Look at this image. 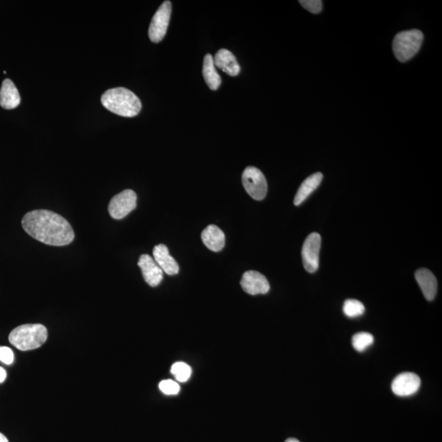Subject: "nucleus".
<instances>
[{"label":"nucleus","instance_id":"obj_27","mask_svg":"<svg viewBox=\"0 0 442 442\" xmlns=\"http://www.w3.org/2000/svg\"><path fill=\"white\" fill-rule=\"evenodd\" d=\"M285 442H300L296 439H288Z\"/></svg>","mask_w":442,"mask_h":442},{"label":"nucleus","instance_id":"obj_18","mask_svg":"<svg viewBox=\"0 0 442 442\" xmlns=\"http://www.w3.org/2000/svg\"><path fill=\"white\" fill-rule=\"evenodd\" d=\"M203 73L206 85L210 90H218L221 85V78L217 71L213 57L210 54H206L204 58Z\"/></svg>","mask_w":442,"mask_h":442},{"label":"nucleus","instance_id":"obj_15","mask_svg":"<svg viewBox=\"0 0 442 442\" xmlns=\"http://www.w3.org/2000/svg\"><path fill=\"white\" fill-rule=\"evenodd\" d=\"M205 246L209 250L218 252L225 247V236L219 227L210 225L203 231L201 235Z\"/></svg>","mask_w":442,"mask_h":442},{"label":"nucleus","instance_id":"obj_5","mask_svg":"<svg viewBox=\"0 0 442 442\" xmlns=\"http://www.w3.org/2000/svg\"><path fill=\"white\" fill-rule=\"evenodd\" d=\"M242 181L244 188L252 199L260 201L267 196V181L262 172L254 167H248L243 171Z\"/></svg>","mask_w":442,"mask_h":442},{"label":"nucleus","instance_id":"obj_14","mask_svg":"<svg viewBox=\"0 0 442 442\" xmlns=\"http://www.w3.org/2000/svg\"><path fill=\"white\" fill-rule=\"evenodd\" d=\"M214 66L220 69L230 77H236L240 73V66L237 59L228 49H221L219 50L213 58Z\"/></svg>","mask_w":442,"mask_h":442},{"label":"nucleus","instance_id":"obj_12","mask_svg":"<svg viewBox=\"0 0 442 442\" xmlns=\"http://www.w3.org/2000/svg\"><path fill=\"white\" fill-rule=\"evenodd\" d=\"M154 258L156 263L162 269L163 272L169 275L178 273L180 267L176 260L170 255L169 250L164 244H159L154 248Z\"/></svg>","mask_w":442,"mask_h":442},{"label":"nucleus","instance_id":"obj_13","mask_svg":"<svg viewBox=\"0 0 442 442\" xmlns=\"http://www.w3.org/2000/svg\"><path fill=\"white\" fill-rule=\"evenodd\" d=\"M415 279L428 301H433L437 293L436 277L428 269L422 268L415 272Z\"/></svg>","mask_w":442,"mask_h":442},{"label":"nucleus","instance_id":"obj_11","mask_svg":"<svg viewBox=\"0 0 442 442\" xmlns=\"http://www.w3.org/2000/svg\"><path fill=\"white\" fill-rule=\"evenodd\" d=\"M138 267L141 269L143 277L151 287H157L163 279V271L154 259L147 254L142 255L138 260Z\"/></svg>","mask_w":442,"mask_h":442},{"label":"nucleus","instance_id":"obj_25","mask_svg":"<svg viewBox=\"0 0 442 442\" xmlns=\"http://www.w3.org/2000/svg\"><path fill=\"white\" fill-rule=\"evenodd\" d=\"M7 378V373L5 371V369H4L2 367H0V383H3L4 381H5Z\"/></svg>","mask_w":442,"mask_h":442},{"label":"nucleus","instance_id":"obj_3","mask_svg":"<svg viewBox=\"0 0 442 442\" xmlns=\"http://www.w3.org/2000/svg\"><path fill=\"white\" fill-rule=\"evenodd\" d=\"M48 331L42 324H24L10 332L8 340L20 351H31L39 348L47 340Z\"/></svg>","mask_w":442,"mask_h":442},{"label":"nucleus","instance_id":"obj_24","mask_svg":"<svg viewBox=\"0 0 442 442\" xmlns=\"http://www.w3.org/2000/svg\"><path fill=\"white\" fill-rule=\"evenodd\" d=\"M14 354L12 349L7 347H0V361L3 364L10 365L14 363Z\"/></svg>","mask_w":442,"mask_h":442},{"label":"nucleus","instance_id":"obj_20","mask_svg":"<svg viewBox=\"0 0 442 442\" xmlns=\"http://www.w3.org/2000/svg\"><path fill=\"white\" fill-rule=\"evenodd\" d=\"M365 306L360 301L355 299H348L344 302L343 312L347 317L355 318L360 317L365 313Z\"/></svg>","mask_w":442,"mask_h":442},{"label":"nucleus","instance_id":"obj_19","mask_svg":"<svg viewBox=\"0 0 442 442\" xmlns=\"http://www.w3.org/2000/svg\"><path fill=\"white\" fill-rule=\"evenodd\" d=\"M373 342V336L369 332H358L352 338L353 347L359 352H365Z\"/></svg>","mask_w":442,"mask_h":442},{"label":"nucleus","instance_id":"obj_17","mask_svg":"<svg viewBox=\"0 0 442 442\" xmlns=\"http://www.w3.org/2000/svg\"><path fill=\"white\" fill-rule=\"evenodd\" d=\"M323 180V174L321 172L311 175L306 178L301 186L299 187L296 196L294 197V205L299 206L319 187Z\"/></svg>","mask_w":442,"mask_h":442},{"label":"nucleus","instance_id":"obj_10","mask_svg":"<svg viewBox=\"0 0 442 442\" xmlns=\"http://www.w3.org/2000/svg\"><path fill=\"white\" fill-rule=\"evenodd\" d=\"M242 288L250 295L267 294L271 288L267 278L258 271H250L243 273L241 282Z\"/></svg>","mask_w":442,"mask_h":442},{"label":"nucleus","instance_id":"obj_26","mask_svg":"<svg viewBox=\"0 0 442 442\" xmlns=\"http://www.w3.org/2000/svg\"><path fill=\"white\" fill-rule=\"evenodd\" d=\"M0 442H10L7 439V437L5 436H4L3 434H2L1 432H0Z\"/></svg>","mask_w":442,"mask_h":442},{"label":"nucleus","instance_id":"obj_1","mask_svg":"<svg viewBox=\"0 0 442 442\" xmlns=\"http://www.w3.org/2000/svg\"><path fill=\"white\" fill-rule=\"evenodd\" d=\"M22 225L31 237L47 245L66 246L75 238L74 230L69 222L51 210H32L25 214Z\"/></svg>","mask_w":442,"mask_h":442},{"label":"nucleus","instance_id":"obj_16","mask_svg":"<svg viewBox=\"0 0 442 442\" xmlns=\"http://www.w3.org/2000/svg\"><path fill=\"white\" fill-rule=\"evenodd\" d=\"M21 103L18 88L10 79H4L0 90V106L4 109H14Z\"/></svg>","mask_w":442,"mask_h":442},{"label":"nucleus","instance_id":"obj_7","mask_svg":"<svg viewBox=\"0 0 442 442\" xmlns=\"http://www.w3.org/2000/svg\"><path fill=\"white\" fill-rule=\"evenodd\" d=\"M137 195L132 189L118 193L108 205V212L115 220H121L136 208Z\"/></svg>","mask_w":442,"mask_h":442},{"label":"nucleus","instance_id":"obj_6","mask_svg":"<svg viewBox=\"0 0 442 442\" xmlns=\"http://www.w3.org/2000/svg\"><path fill=\"white\" fill-rule=\"evenodd\" d=\"M171 2L165 1L154 16L149 29V39L154 43H159L165 37L169 27L171 15Z\"/></svg>","mask_w":442,"mask_h":442},{"label":"nucleus","instance_id":"obj_4","mask_svg":"<svg viewBox=\"0 0 442 442\" xmlns=\"http://www.w3.org/2000/svg\"><path fill=\"white\" fill-rule=\"evenodd\" d=\"M423 33L419 29L402 32L395 36L393 48L395 58L402 62L409 61L422 45Z\"/></svg>","mask_w":442,"mask_h":442},{"label":"nucleus","instance_id":"obj_9","mask_svg":"<svg viewBox=\"0 0 442 442\" xmlns=\"http://www.w3.org/2000/svg\"><path fill=\"white\" fill-rule=\"evenodd\" d=\"M421 385L420 378L415 373H402L394 378L391 390L398 397H410L419 391Z\"/></svg>","mask_w":442,"mask_h":442},{"label":"nucleus","instance_id":"obj_21","mask_svg":"<svg viewBox=\"0 0 442 442\" xmlns=\"http://www.w3.org/2000/svg\"><path fill=\"white\" fill-rule=\"evenodd\" d=\"M171 373L173 374L177 381L184 382L191 378L192 369L191 366L184 363V362H177V363L172 365Z\"/></svg>","mask_w":442,"mask_h":442},{"label":"nucleus","instance_id":"obj_2","mask_svg":"<svg viewBox=\"0 0 442 442\" xmlns=\"http://www.w3.org/2000/svg\"><path fill=\"white\" fill-rule=\"evenodd\" d=\"M101 103L108 111L124 117L136 116L142 108L140 99L132 91L122 87L105 92Z\"/></svg>","mask_w":442,"mask_h":442},{"label":"nucleus","instance_id":"obj_23","mask_svg":"<svg viewBox=\"0 0 442 442\" xmlns=\"http://www.w3.org/2000/svg\"><path fill=\"white\" fill-rule=\"evenodd\" d=\"M301 5L304 7L306 10H308L312 14H319L322 10V1L321 0H302L299 1Z\"/></svg>","mask_w":442,"mask_h":442},{"label":"nucleus","instance_id":"obj_22","mask_svg":"<svg viewBox=\"0 0 442 442\" xmlns=\"http://www.w3.org/2000/svg\"><path fill=\"white\" fill-rule=\"evenodd\" d=\"M159 389L166 395H177L180 393V387L178 382L167 380L160 382Z\"/></svg>","mask_w":442,"mask_h":442},{"label":"nucleus","instance_id":"obj_8","mask_svg":"<svg viewBox=\"0 0 442 442\" xmlns=\"http://www.w3.org/2000/svg\"><path fill=\"white\" fill-rule=\"evenodd\" d=\"M321 237L318 233H311L305 240L302 250L303 265L306 271L315 273L319 265Z\"/></svg>","mask_w":442,"mask_h":442}]
</instances>
